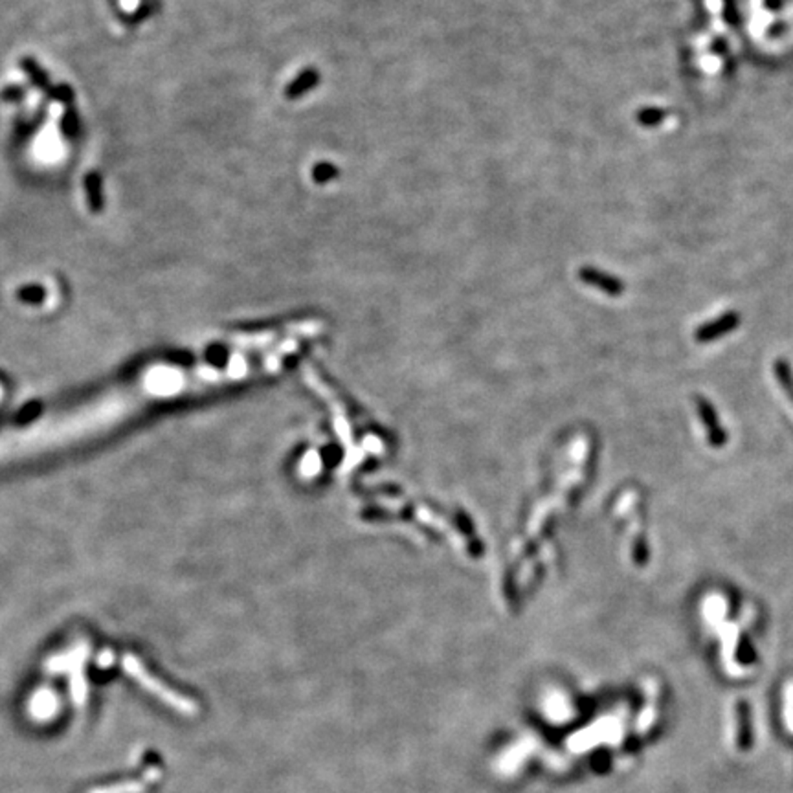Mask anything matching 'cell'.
I'll list each match as a JSON object with an SVG mask.
<instances>
[{"instance_id": "1", "label": "cell", "mask_w": 793, "mask_h": 793, "mask_svg": "<svg viewBox=\"0 0 793 793\" xmlns=\"http://www.w3.org/2000/svg\"><path fill=\"white\" fill-rule=\"evenodd\" d=\"M253 355H223L202 362H160L90 401L43 415L22 428L0 434V463L35 458L107 434L151 406L208 392L266 371Z\"/></svg>"}, {"instance_id": "2", "label": "cell", "mask_w": 793, "mask_h": 793, "mask_svg": "<svg viewBox=\"0 0 793 793\" xmlns=\"http://www.w3.org/2000/svg\"><path fill=\"white\" fill-rule=\"evenodd\" d=\"M127 671L131 672L132 676H136V680L140 681V683L144 685V687H147L151 693L157 694L158 698H162L164 702L169 703L171 707H174V709L182 710V713H191L193 710V705H189L188 700H184L182 696H179V694H174L173 690L167 689L166 685L160 683V681H157L154 678H151V674L149 672H145L144 668H142V665H140L136 659H127L125 663Z\"/></svg>"}, {"instance_id": "3", "label": "cell", "mask_w": 793, "mask_h": 793, "mask_svg": "<svg viewBox=\"0 0 793 793\" xmlns=\"http://www.w3.org/2000/svg\"><path fill=\"white\" fill-rule=\"evenodd\" d=\"M696 410L700 419H702L703 426H705L707 436H709V445L715 446V448L724 446L728 443V434H725L722 424H720L718 415H716V410L713 408V404L707 399H703V397H698Z\"/></svg>"}, {"instance_id": "4", "label": "cell", "mask_w": 793, "mask_h": 793, "mask_svg": "<svg viewBox=\"0 0 793 793\" xmlns=\"http://www.w3.org/2000/svg\"><path fill=\"white\" fill-rule=\"evenodd\" d=\"M738 325H740V316H738V313H725L722 314L720 318L713 320V322L705 323V325H702V327L698 329L696 340L700 342V344H709V342L718 340V338H722V336L735 331Z\"/></svg>"}, {"instance_id": "5", "label": "cell", "mask_w": 793, "mask_h": 793, "mask_svg": "<svg viewBox=\"0 0 793 793\" xmlns=\"http://www.w3.org/2000/svg\"><path fill=\"white\" fill-rule=\"evenodd\" d=\"M580 278H582L584 283L604 290L608 296H621L624 293V283L619 278L597 271V268H582L580 271Z\"/></svg>"}, {"instance_id": "6", "label": "cell", "mask_w": 793, "mask_h": 793, "mask_svg": "<svg viewBox=\"0 0 793 793\" xmlns=\"http://www.w3.org/2000/svg\"><path fill=\"white\" fill-rule=\"evenodd\" d=\"M85 186H87V199L90 204L92 211H101L103 208V193H101V180L96 173L87 174L85 179Z\"/></svg>"}, {"instance_id": "7", "label": "cell", "mask_w": 793, "mask_h": 793, "mask_svg": "<svg viewBox=\"0 0 793 793\" xmlns=\"http://www.w3.org/2000/svg\"><path fill=\"white\" fill-rule=\"evenodd\" d=\"M21 65H22V68L26 70L28 78L31 79V83H33L35 87H39L41 90H46V92L52 88L48 85V78H46V74L43 72V68H41V66L37 65V63H35L31 57H24Z\"/></svg>"}, {"instance_id": "8", "label": "cell", "mask_w": 793, "mask_h": 793, "mask_svg": "<svg viewBox=\"0 0 793 793\" xmlns=\"http://www.w3.org/2000/svg\"><path fill=\"white\" fill-rule=\"evenodd\" d=\"M665 116H667V110L658 109V107H646V109L639 110L637 122L643 127H654L658 123H661L665 120Z\"/></svg>"}, {"instance_id": "9", "label": "cell", "mask_w": 793, "mask_h": 793, "mask_svg": "<svg viewBox=\"0 0 793 793\" xmlns=\"http://www.w3.org/2000/svg\"><path fill=\"white\" fill-rule=\"evenodd\" d=\"M775 375H777V379H779L782 389H784V392L788 393L789 397H792L793 395V375H792V369H789V364L786 362V360H777V362H775Z\"/></svg>"}, {"instance_id": "10", "label": "cell", "mask_w": 793, "mask_h": 793, "mask_svg": "<svg viewBox=\"0 0 793 793\" xmlns=\"http://www.w3.org/2000/svg\"><path fill=\"white\" fill-rule=\"evenodd\" d=\"M61 129H63V132L68 136V138H72V136L78 135L79 122H78V114H75V110H72V109L66 110L65 116H63Z\"/></svg>"}, {"instance_id": "11", "label": "cell", "mask_w": 793, "mask_h": 793, "mask_svg": "<svg viewBox=\"0 0 793 793\" xmlns=\"http://www.w3.org/2000/svg\"><path fill=\"white\" fill-rule=\"evenodd\" d=\"M634 562L637 566H645L648 562V545L643 542V538H637L634 544Z\"/></svg>"}, {"instance_id": "12", "label": "cell", "mask_w": 793, "mask_h": 793, "mask_svg": "<svg viewBox=\"0 0 793 793\" xmlns=\"http://www.w3.org/2000/svg\"><path fill=\"white\" fill-rule=\"evenodd\" d=\"M50 98H53V100H59V101H65V103H68V101H72V90H70L68 87H56V88H50L48 90Z\"/></svg>"}, {"instance_id": "13", "label": "cell", "mask_w": 793, "mask_h": 793, "mask_svg": "<svg viewBox=\"0 0 793 793\" xmlns=\"http://www.w3.org/2000/svg\"><path fill=\"white\" fill-rule=\"evenodd\" d=\"M22 96H24V90H22L21 87H8L2 94H0V98L6 101H17L21 100Z\"/></svg>"}, {"instance_id": "14", "label": "cell", "mask_w": 793, "mask_h": 793, "mask_svg": "<svg viewBox=\"0 0 793 793\" xmlns=\"http://www.w3.org/2000/svg\"><path fill=\"white\" fill-rule=\"evenodd\" d=\"M789 399H792V401H793V395H792V397H789Z\"/></svg>"}]
</instances>
